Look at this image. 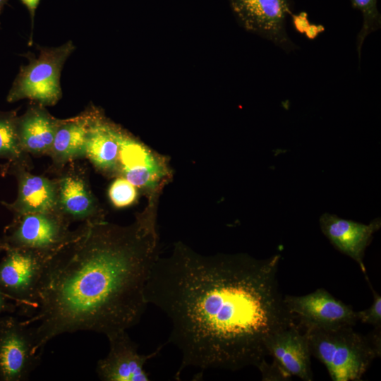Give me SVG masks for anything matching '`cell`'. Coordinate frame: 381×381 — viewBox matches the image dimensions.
I'll return each mask as SVG.
<instances>
[{
	"label": "cell",
	"instance_id": "obj_8",
	"mask_svg": "<svg viewBox=\"0 0 381 381\" xmlns=\"http://www.w3.org/2000/svg\"><path fill=\"white\" fill-rule=\"evenodd\" d=\"M236 18L247 30L289 52L295 49L286 29L291 0H229Z\"/></svg>",
	"mask_w": 381,
	"mask_h": 381
},
{
	"label": "cell",
	"instance_id": "obj_25",
	"mask_svg": "<svg viewBox=\"0 0 381 381\" xmlns=\"http://www.w3.org/2000/svg\"><path fill=\"white\" fill-rule=\"evenodd\" d=\"M295 26L298 30H304L305 27H308V21L306 13H301L298 15H291Z\"/></svg>",
	"mask_w": 381,
	"mask_h": 381
},
{
	"label": "cell",
	"instance_id": "obj_20",
	"mask_svg": "<svg viewBox=\"0 0 381 381\" xmlns=\"http://www.w3.org/2000/svg\"><path fill=\"white\" fill-rule=\"evenodd\" d=\"M352 6L358 10L363 18L361 29L356 39L358 61L361 60L362 46L365 38L381 27V16L377 0H350Z\"/></svg>",
	"mask_w": 381,
	"mask_h": 381
},
{
	"label": "cell",
	"instance_id": "obj_11",
	"mask_svg": "<svg viewBox=\"0 0 381 381\" xmlns=\"http://www.w3.org/2000/svg\"><path fill=\"white\" fill-rule=\"evenodd\" d=\"M107 337L109 351L105 358L97 362L96 371L99 378L104 381L150 380L145 365L159 354L164 344L149 354H140L138 345L130 338L126 330Z\"/></svg>",
	"mask_w": 381,
	"mask_h": 381
},
{
	"label": "cell",
	"instance_id": "obj_7",
	"mask_svg": "<svg viewBox=\"0 0 381 381\" xmlns=\"http://www.w3.org/2000/svg\"><path fill=\"white\" fill-rule=\"evenodd\" d=\"M31 325L16 318H0V380L25 381L40 362L34 351Z\"/></svg>",
	"mask_w": 381,
	"mask_h": 381
},
{
	"label": "cell",
	"instance_id": "obj_1",
	"mask_svg": "<svg viewBox=\"0 0 381 381\" xmlns=\"http://www.w3.org/2000/svg\"><path fill=\"white\" fill-rule=\"evenodd\" d=\"M280 260L203 256L182 243L157 258L144 293L171 322L167 343L181 353L176 379L187 367L236 371L265 360L267 339L295 322L279 291Z\"/></svg>",
	"mask_w": 381,
	"mask_h": 381
},
{
	"label": "cell",
	"instance_id": "obj_26",
	"mask_svg": "<svg viewBox=\"0 0 381 381\" xmlns=\"http://www.w3.org/2000/svg\"><path fill=\"white\" fill-rule=\"evenodd\" d=\"M8 299L0 291V315L5 312L14 309L12 304L8 302Z\"/></svg>",
	"mask_w": 381,
	"mask_h": 381
},
{
	"label": "cell",
	"instance_id": "obj_4",
	"mask_svg": "<svg viewBox=\"0 0 381 381\" xmlns=\"http://www.w3.org/2000/svg\"><path fill=\"white\" fill-rule=\"evenodd\" d=\"M39 56H24L28 65L21 66L8 91L6 100L15 102L28 99L44 107L55 105L62 97L61 73L68 56L75 50L72 41L57 47L37 46Z\"/></svg>",
	"mask_w": 381,
	"mask_h": 381
},
{
	"label": "cell",
	"instance_id": "obj_13",
	"mask_svg": "<svg viewBox=\"0 0 381 381\" xmlns=\"http://www.w3.org/2000/svg\"><path fill=\"white\" fill-rule=\"evenodd\" d=\"M28 167L13 164L3 166L2 172L15 176L18 182L16 199L11 203L0 201L13 216L32 212L59 211L56 181L34 175Z\"/></svg>",
	"mask_w": 381,
	"mask_h": 381
},
{
	"label": "cell",
	"instance_id": "obj_3",
	"mask_svg": "<svg viewBox=\"0 0 381 381\" xmlns=\"http://www.w3.org/2000/svg\"><path fill=\"white\" fill-rule=\"evenodd\" d=\"M381 327L366 335L353 327L306 329L310 351L326 367L333 381H361L381 355Z\"/></svg>",
	"mask_w": 381,
	"mask_h": 381
},
{
	"label": "cell",
	"instance_id": "obj_28",
	"mask_svg": "<svg viewBox=\"0 0 381 381\" xmlns=\"http://www.w3.org/2000/svg\"><path fill=\"white\" fill-rule=\"evenodd\" d=\"M2 251H4V245H3V243H1V241L0 240V253H1Z\"/></svg>",
	"mask_w": 381,
	"mask_h": 381
},
{
	"label": "cell",
	"instance_id": "obj_24",
	"mask_svg": "<svg viewBox=\"0 0 381 381\" xmlns=\"http://www.w3.org/2000/svg\"><path fill=\"white\" fill-rule=\"evenodd\" d=\"M20 1L27 8L30 13V20H31V35H30L29 43L30 44H32L34 18H35V11L39 6L40 0H20Z\"/></svg>",
	"mask_w": 381,
	"mask_h": 381
},
{
	"label": "cell",
	"instance_id": "obj_19",
	"mask_svg": "<svg viewBox=\"0 0 381 381\" xmlns=\"http://www.w3.org/2000/svg\"><path fill=\"white\" fill-rule=\"evenodd\" d=\"M17 118L16 110L0 111V159L28 167V154L21 147L18 136Z\"/></svg>",
	"mask_w": 381,
	"mask_h": 381
},
{
	"label": "cell",
	"instance_id": "obj_6",
	"mask_svg": "<svg viewBox=\"0 0 381 381\" xmlns=\"http://www.w3.org/2000/svg\"><path fill=\"white\" fill-rule=\"evenodd\" d=\"M4 252L0 261V291L32 314L38 307L41 281L52 258L25 248H7Z\"/></svg>",
	"mask_w": 381,
	"mask_h": 381
},
{
	"label": "cell",
	"instance_id": "obj_14",
	"mask_svg": "<svg viewBox=\"0 0 381 381\" xmlns=\"http://www.w3.org/2000/svg\"><path fill=\"white\" fill-rule=\"evenodd\" d=\"M319 222L322 232L332 246L356 261L368 282H370L363 257L373 234L381 227L380 218H375L365 224L326 212L320 216Z\"/></svg>",
	"mask_w": 381,
	"mask_h": 381
},
{
	"label": "cell",
	"instance_id": "obj_18",
	"mask_svg": "<svg viewBox=\"0 0 381 381\" xmlns=\"http://www.w3.org/2000/svg\"><path fill=\"white\" fill-rule=\"evenodd\" d=\"M92 107L80 114L67 119H59L49 153L56 164L86 157L87 137Z\"/></svg>",
	"mask_w": 381,
	"mask_h": 381
},
{
	"label": "cell",
	"instance_id": "obj_2",
	"mask_svg": "<svg viewBox=\"0 0 381 381\" xmlns=\"http://www.w3.org/2000/svg\"><path fill=\"white\" fill-rule=\"evenodd\" d=\"M159 257L151 216L132 225L85 222L79 235L48 262L38 307L24 322L32 327L34 351L64 333L92 331L106 336L140 320L145 287Z\"/></svg>",
	"mask_w": 381,
	"mask_h": 381
},
{
	"label": "cell",
	"instance_id": "obj_5",
	"mask_svg": "<svg viewBox=\"0 0 381 381\" xmlns=\"http://www.w3.org/2000/svg\"><path fill=\"white\" fill-rule=\"evenodd\" d=\"M70 222L59 212H32L13 216L0 238L7 248L32 250L52 258L80 234L68 229Z\"/></svg>",
	"mask_w": 381,
	"mask_h": 381
},
{
	"label": "cell",
	"instance_id": "obj_12",
	"mask_svg": "<svg viewBox=\"0 0 381 381\" xmlns=\"http://www.w3.org/2000/svg\"><path fill=\"white\" fill-rule=\"evenodd\" d=\"M267 356L286 378L296 376L304 381H312L311 353L306 333H301L295 322L278 330L267 339Z\"/></svg>",
	"mask_w": 381,
	"mask_h": 381
},
{
	"label": "cell",
	"instance_id": "obj_21",
	"mask_svg": "<svg viewBox=\"0 0 381 381\" xmlns=\"http://www.w3.org/2000/svg\"><path fill=\"white\" fill-rule=\"evenodd\" d=\"M109 198L117 208L131 205L138 198L137 188L122 176H117L108 190Z\"/></svg>",
	"mask_w": 381,
	"mask_h": 381
},
{
	"label": "cell",
	"instance_id": "obj_15",
	"mask_svg": "<svg viewBox=\"0 0 381 381\" xmlns=\"http://www.w3.org/2000/svg\"><path fill=\"white\" fill-rule=\"evenodd\" d=\"M121 128L92 107L87 137L86 157L100 171L118 176Z\"/></svg>",
	"mask_w": 381,
	"mask_h": 381
},
{
	"label": "cell",
	"instance_id": "obj_17",
	"mask_svg": "<svg viewBox=\"0 0 381 381\" xmlns=\"http://www.w3.org/2000/svg\"><path fill=\"white\" fill-rule=\"evenodd\" d=\"M59 119L44 107L31 102L17 118V132L23 150L28 154L49 155Z\"/></svg>",
	"mask_w": 381,
	"mask_h": 381
},
{
	"label": "cell",
	"instance_id": "obj_27",
	"mask_svg": "<svg viewBox=\"0 0 381 381\" xmlns=\"http://www.w3.org/2000/svg\"><path fill=\"white\" fill-rule=\"evenodd\" d=\"M8 0H0V13L2 11L4 6L8 4Z\"/></svg>",
	"mask_w": 381,
	"mask_h": 381
},
{
	"label": "cell",
	"instance_id": "obj_23",
	"mask_svg": "<svg viewBox=\"0 0 381 381\" xmlns=\"http://www.w3.org/2000/svg\"><path fill=\"white\" fill-rule=\"evenodd\" d=\"M262 374V380H287L278 367L272 362L270 364L263 361L258 367Z\"/></svg>",
	"mask_w": 381,
	"mask_h": 381
},
{
	"label": "cell",
	"instance_id": "obj_9",
	"mask_svg": "<svg viewBox=\"0 0 381 381\" xmlns=\"http://www.w3.org/2000/svg\"><path fill=\"white\" fill-rule=\"evenodd\" d=\"M284 303L294 319L305 329H334L353 327L358 322L356 311L322 288L304 296L284 297Z\"/></svg>",
	"mask_w": 381,
	"mask_h": 381
},
{
	"label": "cell",
	"instance_id": "obj_22",
	"mask_svg": "<svg viewBox=\"0 0 381 381\" xmlns=\"http://www.w3.org/2000/svg\"><path fill=\"white\" fill-rule=\"evenodd\" d=\"M373 294V302L367 309L356 312L358 321L362 323L381 327V296L376 292L368 282Z\"/></svg>",
	"mask_w": 381,
	"mask_h": 381
},
{
	"label": "cell",
	"instance_id": "obj_10",
	"mask_svg": "<svg viewBox=\"0 0 381 381\" xmlns=\"http://www.w3.org/2000/svg\"><path fill=\"white\" fill-rule=\"evenodd\" d=\"M118 176L137 188L156 190L168 179L165 162L146 145L121 129Z\"/></svg>",
	"mask_w": 381,
	"mask_h": 381
},
{
	"label": "cell",
	"instance_id": "obj_16",
	"mask_svg": "<svg viewBox=\"0 0 381 381\" xmlns=\"http://www.w3.org/2000/svg\"><path fill=\"white\" fill-rule=\"evenodd\" d=\"M56 182L59 210L70 222L103 220L97 202L82 174L68 171Z\"/></svg>",
	"mask_w": 381,
	"mask_h": 381
}]
</instances>
